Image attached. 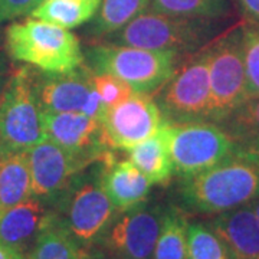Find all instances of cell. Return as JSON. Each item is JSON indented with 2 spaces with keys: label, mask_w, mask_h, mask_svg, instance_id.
Returning a JSON list of instances; mask_svg holds the SVG:
<instances>
[{
  "label": "cell",
  "mask_w": 259,
  "mask_h": 259,
  "mask_svg": "<svg viewBox=\"0 0 259 259\" xmlns=\"http://www.w3.org/2000/svg\"><path fill=\"white\" fill-rule=\"evenodd\" d=\"M179 193L187 209L221 214L259 199V166L233 156L204 171L182 177Z\"/></svg>",
  "instance_id": "1"
},
{
  "label": "cell",
  "mask_w": 259,
  "mask_h": 259,
  "mask_svg": "<svg viewBox=\"0 0 259 259\" xmlns=\"http://www.w3.org/2000/svg\"><path fill=\"white\" fill-rule=\"evenodd\" d=\"M10 59L42 72L64 74L83 65L81 42L69 29L36 18L12 22L5 30Z\"/></svg>",
  "instance_id": "2"
},
{
  "label": "cell",
  "mask_w": 259,
  "mask_h": 259,
  "mask_svg": "<svg viewBox=\"0 0 259 259\" xmlns=\"http://www.w3.org/2000/svg\"><path fill=\"white\" fill-rule=\"evenodd\" d=\"M216 32L218 25L213 19L177 18L147 9L108 36V42L192 55L209 45Z\"/></svg>",
  "instance_id": "3"
},
{
  "label": "cell",
  "mask_w": 259,
  "mask_h": 259,
  "mask_svg": "<svg viewBox=\"0 0 259 259\" xmlns=\"http://www.w3.org/2000/svg\"><path fill=\"white\" fill-rule=\"evenodd\" d=\"M94 72H107L127 82L139 94H156L179 66L180 55L112 42L95 44L83 54Z\"/></svg>",
  "instance_id": "4"
},
{
  "label": "cell",
  "mask_w": 259,
  "mask_h": 259,
  "mask_svg": "<svg viewBox=\"0 0 259 259\" xmlns=\"http://www.w3.org/2000/svg\"><path fill=\"white\" fill-rule=\"evenodd\" d=\"M101 173L102 161L93 163L78 173L56 199L62 213V218H58L82 245L101 239L118 213L102 187Z\"/></svg>",
  "instance_id": "5"
},
{
  "label": "cell",
  "mask_w": 259,
  "mask_h": 259,
  "mask_svg": "<svg viewBox=\"0 0 259 259\" xmlns=\"http://www.w3.org/2000/svg\"><path fill=\"white\" fill-rule=\"evenodd\" d=\"M175 173L193 176L235 156L236 143L222 125L210 121L166 122L161 127Z\"/></svg>",
  "instance_id": "6"
},
{
  "label": "cell",
  "mask_w": 259,
  "mask_h": 259,
  "mask_svg": "<svg viewBox=\"0 0 259 259\" xmlns=\"http://www.w3.org/2000/svg\"><path fill=\"white\" fill-rule=\"evenodd\" d=\"M47 139L32 68L23 65L12 72L0 95V143L8 150H29Z\"/></svg>",
  "instance_id": "7"
},
{
  "label": "cell",
  "mask_w": 259,
  "mask_h": 259,
  "mask_svg": "<svg viewBox=\"0 0 259 259\" xmlns=\"http://www.w3.org/2000/svg\"><path fill=\"white\" fill-rule=\"evenodd\" d=\"M210 105L209 121L221 124L249 98L242 52L241 25L207 45Z\"/></svg>",
  "instance_id": "8"
},
{
  "label": "cell",
  "mask_w": 259,
  "mask_h": 259,
  "mask_svg": "<svg viewBox=\"0 0 259 259\" xmlns=\"http://www.w3.org/2000/svg\"><path fill=\"white\" fill-rule=\"evenodd\" d=\"M156 94L154 100L166 122L209 121L210 79L207 45L189 55Z\"/></svg>",
  "instance_id": "9"
},
{
  "label": "cell",
  "mask_w": 259,
  "mask_h": 259,
  "mask_svg": "<svg viewBox=\"0 0 259 259\" xmlns=\"http://www.w3.org/2000/svg\"><path fill=\"white\" fill-rule=\"evenodd\" d=\"M164 210L139 204L115 216L101 236L107 252L121 259H153Z\"/></svg>",
  "instance_id": "10"
},
{
  "label": "cell",
  "mask_w": 259,
  "mask_h": 259,
  "mask_svg": "<svg viewBox=\"0 0 259 259\" xmlns=\"http://www.w3.org/2000/svg\"><path fill=\"white\" fill-rule=\"evenodd\" d=\"M105 143L111 150H128L156 136L164 124L156 100L136 93L128 100L107 108L101 118Z\"/></svg>",
  "instance_id": "11"
},
{
  "label": "cell",
  "mask_w": 259,
  "mask_h": 259,
  "mask_svg": "<svg viewBox=\"0 0 259 259\" xmlns=\"http://www.w3.org/2000/svg\"><path fill=\"white\" fill-rule=\"evenodd\" d=\"M28 157L32 193L47 203L56 200L83 168L97 163L85 156L65 150L49 139L29 148Z\"/></svg>",
  "instance_id": "12"
},
{
  "label": "cell",
  "mask_w": 259,
  "mask_h": 259,
  "mask_svg": "<svg viewBox=\"0 0 259 259\" xmlns=\"http://www.w3.org/2000/svg\"><path fill=\"white\" fill-rule=\"evenodd\" d=\"M44 130L55 144L94 161L111 153L101 121L83 112H44Z\"/></svg>",
  "instance_id": "13"
},
{
  "label": "cell",
  "mask_w": 259,
  "mask_h": 259,
  "mask_svg": "<svg viewBox=\"0 0 259 259\" xmlns=\"http://www.w3.org/2000/svg\"><path fill=\"white\" fill-rule=\"evenodd\" d=\"M91 74L93 69L85 64L64 74H49L32 68L33 85L42 111L83 112L95 93Z\"/></svg>",
  "instance_id": "14"
},
{
  "label": "cell",
  "mask_w": 259,
  "mask_h": 259,
  "mask_svg": "<svg viewBox=\"0 0 259 259\" xmlns=\"http://www.w3.org/2000/svg\"><path fill=\"white\" fill-rule=\"evenodd\" d=\"M51 214L47 202L35 196L0 210V242L26 255Z\"/></svg>",
  "instance_id": "15"
},
{
  "label": "cell",
  "mask_w": 259,
  "mask_h": 259,
  "mask_svg": "<svg viewBox=\"0 0 259 259\" xmlns=\"http://www.w3.org/2000/svg\"><path fill=\"white\" fill-rule=\"evenodd\" d=\"M102 187L117 209L124 212L144 203L151 190V182L128 158L115 160L112 153L102 158Z\"/></svg>",
  "instance_id": "16"
},
{
  "label": "cell",
  "mask_w": 259,
  "mask_h": 259,
  "mask_svg": "<svg viewBox=\"0 0 259 259\" xmlns=\"http://www.w3.org/2000/svg\"><path fill=\"white\" fill-rule=\"evenodd\" d=\"M212 231L231 259H259V223L249 204L221 213L212 222Z\"/></svg>",
  "instance_id": "17"
},
{
  "label": "cell",
  "mask_w": 259,
  "mask_h": 259,
  "mask_svg": "<svg viewBox=\"0 0 259 259\" xmlns=\"http://www.w3.org/2000/svg\"><path fill=\"white\" fill-rule=\"evenodd\" d=\"M28 150H8L0 156V210L32 197Z\"/></svg>",
  "instance_id": "18"
},
{
  "label": "cell",
  "mask_w": 259,
  "mask_h": 259,
  "mask_svg": "<svg viewBox=\"0 0 259 259\" xmlns=\"http://www.w3.org/2000/svg\"><path fill=\"white\" fill-rule=\"evenodd\" d=\"M127 158L147 176L151 185H166L175 175L168 147L161 131L125 150Z\"/></svg>",
  "instance_id": "19"
},
{
  "label": "cell",
  "mask_w": 259,
  "mask_h": 259,
  "mask_svg": "<svg viewBox=\"0 0 259 259\" xmlns=\"http://www.w3.org/2000/svg\"><path fill=\"white\" fill-rule=\"evenodd\" d=\"M83 248L52 212L45 228L26 253V259H81Z\"/></svg>",
  "instance_id": "20"
},
{
  "label": "cell",
  "mask_w": 259,
  "mask_h": 259,
  "mask_svg": "<svg viewBox=\"0 0 259 259\" xmlns=\"http://www.w3.org/2000/svg\"><path fill=\"white\" fill-rule=\"evenodd\" d=\"M147 9L148 0H101L87 33L93 39L111 36Z\"/></svg>",
  "instance_id": "21"
},
{
  "label": "cell",
  "mask_w": 259,
  "mask_h": 259,
  "mask_svg": "<svg viewBox=\"0 0 259 259\" xmlns=\"http://www.w3.org/2000/svg\"><path fill=\"white\" fill-rule=\"evenodd\" d=\"M100 3L101 0H42L30 16L71 30L88 23Z\"/></svg>",
  "instance_id": "22"
},
{
  "label": "cell",
  "mask_w": 259,
  "mask_h": 259,
  "mask_svg": "<svg viewBox=\"0 0 259 259\" xmlns=\"http://www.w3.org/2000/svg\"><path fill=\"white\" fill-rule=\"evenodd\" d=\"M187 225L179 209L164 210L153 259H187Z\"/></svg>",
  "instance_id": "23"
},
{
  "label": "cell",
  "mask_w": 259,
  "mask_h": 259,
  "mask_svg": "<svg viewBox=\"0 0 259 259\" xmlns=\"http://www.w3.org/2000/svg\"><path fill=\"white\" fill-rule=\"evenodd\" d=\"M148 10L177 18L218 19L229 15L228 0H148Z\"/></svg>",
  "instance_id": "24"
},
{
  "label": "cell",
  "mask_w": 259,
  "mask_h": 259,
  "mask_svg": "<svg viewBox=\"0 0 259 259\" xmlns=\"http://www.w3.org/2000/svg\"><path fill=\"white\" fill-rule=\"evenodd\" d=\"M238 146L259 141V95L250 97L219 124Z\"/></svg>",
  "instance_id": "25"
},
{
  "label": "cell",
  "mask_w": 259,
  "mask_h": 259,
  "mask_svg": "<svg viewBox=\"0 0 259 259\" xmlns=\"http://www.w3.org/2000/svg\"><path fill=\"white\" fill-rule=\"evenodd\" d=\"M187 259H231L221 238L202 223L187 225Z\"/></svg>",
  "instance_id": "26"
},
{
  "label": "cell",
  "mask_w": 259,
  "mask_h": 259,
  "mask_svg": "<svg viewBox=\"0 0 259 259\" xmlns=\"http://www.w3.org/2000/svg\"><path fill=\"white\" fill-rule=\"evenodd\" d=\"M241 30L243 65L250 98L259 95V23L246 20L241 25Z\"/></svg>",
  "instance_id": "27"
},
{
  "label": "cell",
  "mask_w": 259,
  "mask_h": 259,
  "mask_svg": "<svg viewBox=\"0 0 259 259\" xmlns=\"http://www.w3.org/2000/svg\"><path fill=\"white\" fill-rule=\"evenodd\" d=\"M91 82H93L94 90L100 95V98L107 108L128 100L130 97L136 94V91L128 83L107 72H94L93 71Z\"/></svg>",
  "instance_id": "28"
},
{
  "label": "cell",
  "mask_w": 259,
  "mask_h": 259,
  "mask_svg": "<svg viewBox=\"0 0 259 259\" xmlns=\"http://www.w3.org/2000/svg\"><path fill=\"white\" fill-rule=\"evenodd\" d=\"M42 0H0V23L30 15Z\"/></svg>",
  "instance_id": "29"
},
{
  "label": "cell",
  "mask_w": 259,
  "mask_h": 259,
  "mask_svg": "<svg viewBox=\"0 0 259 259\" xmlns=\"http://www.w3.org/2000/svg\"><path fill=\"white\" fill-rule=\"evenodd\" d=\"M10 75V56L6 49V39L5 33H2L0 30V95L3 93L6 83L9 81Z\"/></svg>",
  "instance_id": "30"
},
{
  "label": "cell",
  "mask_w": 259,
  "mask_h": 259,
  "mask_svg": "<svg viewBox=\"0 0 259 259\" xmlns=\"http://www.w3.org/2000/svg\"><path fill=\"white\" fill-rule=\"evenodd\" d=\"M248 22L259 23V0H233Z\"/></svg>",
  "instance_id": "31"
},
{
  "label": "cell",
  "mask_w": 259,
  "mask_h": 259,
  "mask_svg": "<svg viewBox=\"0 0 259 259\" xmlns=\"http://www.w3.org/2000/svg\"><path fill=\"white\" fill-rule=\"evenodd\" d=\"M235 156L243 160H248L250 163H255L259 166V141L246 146H238L235 150Z\"/></svg>",
  "instance_id": "32"
},
{
  "label": "cell",
  "mask_w": 259,
  "mask_h": 259,
  "mask_svg": "<svg viewBox=\"0 0 259 259\" xmlns=\"http://www.w3.org/2000/svg\"><path fill=\"white\" fill-rule=\"evenodd\" d=\"M0 259H26V255L0 242Z\"/></svg>",
  "instance_id": "33"
},
{
  "label": "cell",
  "mask_w": 259,
  "mask_h": 259,
  "mask_svg": "<svg viewBox=\"0 0 259 259\" xmlns=\"http://www.w3.org/2000/svg\"><path fill=\"white\" fill-rule=\"evenodd\" d=\"M90 258L91 259H121L115 255H112L110 252H104V250H95V252H90Z\"/></svg>",
  "instance_id": "34"
},
{
  "label": "cell",
  "mask_w": 259,
  "mask_h": 259,
  "mask_svg": "<svg viewBox=\"0 0 259 259\" xmlns=\"http://www.w3.org/2000/svg\"><path fill=\"white\" fill-rule=\"evenodd\" d=\"M249 204V207L252 209V212L255 214V218H256V221L259 223V199H255V200H252Z\"/></svg>",
  "instance_id": "35"
},
{
  "label": "cell",
  "mask_w": 259,
  "mask_h": 259,
  "mask_svg": "<svg viewBox=\"0 0 259 259\" xmlns=\"http://www.w3.org/2000/svg\"><path fill=\"white\" fill-rule=\"evenodd\" d=\"M81 259H91V258H90V252H88V250L83 249V252H82V258H81Z\"/></svg>",
  "instance_id": "36"
},
{
  "label": "cell",
  "mask_w": 259,
  "mask_h": 259,
  "mask_svg": "<svg viewBox=\"0 0 259 259\" xmlns=\"http://www.w3.org/2000/svg\"><path fill=\"white\" fill-rule=\"evenodd\" d=\"M3 150H5V147H3V144L0 143V156H2V153H3Z\"/></svg>",
  "instance_id": "37"
}]
</instances>
